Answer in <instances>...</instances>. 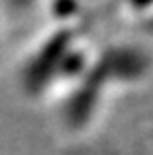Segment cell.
<instances>
[{"mask_svg": "<svg viewBox=\"0 0 153 155\" xmlns=\"http://www.w3.org/2000/svg\"><path fill=\"white\" fill-rule=\"evenodd\" d=\"M124 4H128L132 11H141V8H149L153 4V0H122Z\"/></svg>", "mask_w": 153, "mask_h": 155, "instance_id": "cell-2", "label": "cell"}, {"mask_svg": "<svg viewBox=\"0 0 153 155\" xmlns=\"http://www.w3.org/2000/svg\"><path fill=\"white\" fill-rule=\"evenodd\" d=\"M4 2H6V6L12 8L15 12H23V11H29L35 0H4Z\"/></svg>", "mask_w": 153, "mask_h": 155, "instance_id": "cell-1", "label": "cell"}]
</instances>
